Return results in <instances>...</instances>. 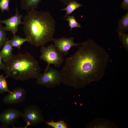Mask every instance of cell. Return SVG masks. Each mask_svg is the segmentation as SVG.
I'll return each instance as SVG.
<instances>
[{"label":"cell","instance_id":"cell-10","mask_svg":"<svg viewBox=\"0 0 128 128\" xmlns=\"http://www.w3.org/2000/svg\"><path fill=\"white\" fill-rule=\"evenodd\" d=\"M26 93L24 89L17 88L9 93L5 97L3 102L7 104H13L22 102L25 98Z\"/></svg>","mask_w":128,"mask_h":128},{"label":"cell","instance_id":"cell-18","mask_svg":"<svg viewBox=\"0 0 128 128\" xmlns=\"http://www.w3.org/2000/svg\"><path fill=\"white\" fill-rule=\"evenodd\" d=\"M6 31L2 24L0 22V49L3 47L8 39Z\"/></svg>","mask_w":128,"mask_h":128},{"label":"cell","instance_id":"cell-17","mask_svg":"<svg viewBox=\"0 0 128 128\" xmlns=\"http://www.w3.org/2000/svg\"><path fill=\"white\" fill-rule=\"evenodd\" d=\"M66 20L69 22V26L71 31H72V29L74 28H81V25L76 20L74 15H68Z\"/></svg>","mask_w":128,"mask_h":128},{"label":"cell","instance_id":"cell-8","mask_svg":"<svg viewBox=\"0 0 128 128\" xmlns=\"http://www.w3.org/2000/svg\"><path fill=\"white\" fill-rule=\"evenodd\" d=\"M23 18V15L19 14V12L16 7V13L14 15L7 19L0 20V22L5 24L4 28L6 31L11 32L14 36L18 31V25L23 23L21 20Z\"/></svg>","mask_w":128,"mask_h":128},{"label":"cell","instance_id":"cell-22","mask_svg":"<svg viewBox=\"0 0 128 128\" xmlns=\"http://www.w3.org/2000/svg\"><path fill=\"white\" fill-rule=\"evenodd\" d=\"M11 0H0V9L4 12L5 11H9V3Z\"/></svg>","mask_w":128,"mask_h":128},{"label":"cell","instance_id":"cell-6","mask_svg":"<svg viewBox=\"0 0 128 128\" xmlns=\"http://www.w3.org/2000/svg\"><path fill=\"white\" fill-rule=\"evenodd\" d=\"M22 116L27 123L26 127L30 125L36 126L44 121L43 114L37 106L32 105L26 108Z\"/></svg>","mask_w":128,"mask_h":128},{"label":"cell","instance_id":"cell-12","mask_svg":"<svg viewBox=\"0 0 128 128\" xmlns=\"http://www.w3.org/2000/svg\"><path fill=\"white\" fill-rule=\"evenodd\" d=\"M9 40L8 38L0 51V55L5 63L9 61L13 55L12 53L13 47Z\"/></svg>","mask_w":128,"mask_h":128},{"label":"cell","instance_id":"cell-1","mask_svg":"<svg viewBox=\"0 0 128 128\" xmlns=\"http://www.w3.org/2000/svg\"><path fill=\"white\" fill-rule=\"evenodd\" d=\"M78 47L66 58L60 71L62 82L76 89L101 79L110 59L105 49L92 40L88 39Z\"/></svg>","mask_w":128,"mask_h":128},{"label":"cell","instance_id":"cell-26","mask_svg":"<svg viewBox=\"0 0 128 128\" xmlns=\"http://www.w3.org/2000/svg\"><path fill=\"white\" fill-rule=\"evenodd\" d=\"M1 75H0V82L1 80Z\"/></svg>","mask_w":128,"mask_h":128},{"label":"cell","instance_id":"cell-2","mask_svg":"<svg viewBox=\"0 0 128 128\" xmlns=\"http://www.w3.org/2000/svg\"><path fill=\"white\" fill-rule=\"evenodd\" d=\"M23 18L24 32L30 44L41 47L53 41L56 23L49 12L32 10Z\"/></svg>","mask_w":128,"mask_h":128},{"label":"cell","instance_id":"cell-25","mask_svg":"<svg viewBox=\"0 0 128 128\" xmlns=\"http://www.w3.org/2000/svg\"><path fill=\"white\" fill-rule=\"evenodd\" d=\"M2 59L0 55V70L3 69L5 66L2 60Z\"/></svg>","mask_w":128,"mask_h":128},{"label":"cell","instance_id":"cell-20","mask_svg":"<svg viewBox=\"0 0 128 128\" xmlns=\"http://www.w3.org/2000/svg\"><path fill=\"white\" fill-rule=\"evenodd\" d=\"M118 34L123 47L128 51V34L125 33H119Z\"/></svg>","mask_w":128,"mask_h":128},{"label":"cell","instance_id":"cell-5","mask_svg":"<svg viewBox=\"0 0 128 128\" xmlns=\"http://www.w3.org/2000/svg\"><path fill=\"white\" fill-rule=\"evenodd\" d=\"M36 79L37 84L48 88L60 85L62 82L60 71L51 67H49L43 73H41Z\"/></svg>","mask_w":128,"mask_h":128},{"label":"cell","instance_id":"cell-21","mask_svg":"<svg viewBox=\"0 0 128 128\" xmlns=\"http://www.w3.org/2000/svg\"><path fill=\"white\" fill-rule=\"evenodd\" d=\"M1 79L0 83V93H3L5 92H8V93L11 92L8 88L6 80V77H4L1 74Z\"/></svg>","mask_w":128,"mask_h":128},{"label":"cell","instance_id":"cell-13","mask_svg":"<svg viewBox=\"0 0 128 128\" xmlns=\"http://www.w3.org/2000/svg\"><path fill=\"white\" fill-rule=\"evenodd\" d=\"M42 0H21L22 9L28 11L33 9L37 10L38 5Z\"/></svg>","mask_w":128,"mask_h":128},{"label":"cell","instance_id":"cell-11","mask_svg":"<svg viewBox=\"0 0 128 128\" xmlns=\"http://www.w3.org/2000/svg\"><path fill=\"white\" fill-rule=\"evenodd\" d=\"M87 128H115L118 126L110 120L103 118H97L86 125Z\"/></svg>","mask_w":128,"mask_h":128},{"label":"cell","instance_id":"cell-4","mask_svg":"<svg viewBox=\"0 0 128 128\" xmlns=\"http://www.w3.org/2000/svg\"><path fill=\"white\" fill-rule=\"evenodd\" d=\"M40 51V59L47 63L45 72L48 71L50 64L59 68L64 62L63 55L58 50L54 45L51 44L47 47H41Z\"/></svg>","mask_w":128,"mask_h":128},{"label":"cell","instance_id":"cell-24","mask_svg":"<svg viewBox=\"0 0 128 128\" xmlns=\"http://www.w3.org/2000/svg\"><path fill=\"white\" fill-rule=\"evenodd\" d=\"M64 5H67L70 2L72 1H77L79 0H59Z\"/></svg>","mask_w":128,"mask_h":128},{"label":"cell","instance_id":"cell-3","mask_svg":"<svg viewBox=\"0 0 128 128\" xmlns=\"http://www.w3.org/2000/svg\"><path fill=\"white\" fill-rule=\"evenodd\" d=\"M3 69L7 77L20 81L37 79L41 73L38 62L28 52L13 55L5 63Z\"/></svg>","mask_w":128,"mask_h":128},{"label":"cell","instance_id":"cell-14","mask_svg":"<svg viewBox=\"0 0 128 128\" xmlns=\"http://www.w3.org/2000/svg\"><path fill=\"white\" fill-rule=\"evenodd\" d=\"M117 33H125L128 31V13L123 15L120 19L117 29Z\"/></svg>","mask_w":128,"mask_h":128},{"label":"cell","instance_id":"cell-23","mask_svg":"<svg viewBox=\"0 0 128 128\" xmlns=\"http://www.w3.org/2000/svg\"><path fill=\"white\" fill-rule=\"evenodd\" d=\"M121 8L125 10H128V0H123L121 4Z\"/></svg>","mask_w":128,"mask_h":128},{"label":"cell","instance_id":"cell-9","mask_svg":"<svg viewBox=\"0 0 128 128\" xmlns=\"http://www.w3.org/2000/svg\"><path fill=\"white\" fill-rule=\"evenodd\" d=\"M22 115V112L16 109H8L0 114V122L6 127L14 126Z\"/></svg>","mask_w":128,"mask_h":128},{"label":"cell","instance_id":"cell-15","mask_svg":"<svg viewBox=\"0 0 128 128\" xmlns=\"http://www.w3.org/2000/svg\"><path fill=\"white\" fill-rule=\"evenodd\" d=\"M66 7L61 9V11H65L66 13L64 18L68 15H70L75 10L83 6L82 4L78 3L77 1H72L68 3Z\"/></svg>","mask_w":128,"mask_h":128},{"label":"cell","instance_id":"cell-16","mask_svg":"<svg viewBox=\"0 0 128 128\" xmlns=\"http://www.w3.org/2000/svg\"><path fill=\"white\" fill-rule=\"evenodd\" d=\"M9 42L13 47H14L20 49L21 46L25 42H28V40L26 37L22 38L18 35L14 36L9 40Z\"/></svg>","mask_w":128,"mask_h":128},{"label":"cell","instance_id":"cell-19","mask_svg":"<svg viewBox=\"0 0 128 128\" xmlns=\"http://www.w3.org/2000/svg\"><path fill=\"white\" fill-rule=\"evenodd\" d=\"M46 123L49 126L54 128H67V124L64 120H61L55 122L52 120L49 122H46Z\"/></svg>","mask_w":128,"mask_h":128},{"label":"cell","instance_id":"cell-7","mask_svg":"<svg viewBox=\"0 0 128 128\" xmlns=\"http://www.w3.org/2000/svg\"><path fill=\"white\" fill-rule=\"evenodd\" d=\"M74 38L71 37H64L58 38H54L53 41L54 45L58 50L61 53L65 55L69 54L70 50L74 46H78L82 44L74 42Z\"/></svg>","mask_w":128,"mask_h":128}]
</instances>
